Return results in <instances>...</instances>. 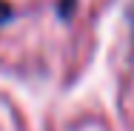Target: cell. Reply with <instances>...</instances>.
<instances>
[{
	"label": "cell",
	"mask_w": 134,
	"mask_h": 131,
	"mask_svg": "<svg viewBox=\"0 0 134 131\" xmlns=\"http://www.w3.org/2000/svg\"><path fill=\"white\" fill-rule=\"evenodd\" d=\"M74 6H77V0H60V3H57L60 17H63V20H69V17H71V12H74Z\"/></svg>",
	"instance_id": "6da1fadb"
},
{
	"label": "cell",
	"mask_w": 134,
	"mask_h": 131,
	"mask_svg": "<svg viewBox=\"0 0 134 131\" xmlns=\"http://www.w3.org/2000/svg\"><path fill=\"white\" fill-rule=\"evenodd\" d=\"M126 14H129V23H131V34H134V0L129 3V12H126Z\"/></svg>",
	"instance_id": "3957f363"
},
{
	"label": "cell",
	"mask_w": 134,
	"mask_h": 131,
	"mask_svg": "<svg viewBox=\"0 0 134 131\" xmlns=\"http://www.w3.org/2000/svg\"><path fill=\"white\" fill-rule=\"evenodd\" d=\"M12 17H14V12H12V3H9V0H0V26H3V23H9Z\"/></svg>",
	"instance_id": "7a4b0ae2"
}]
</instances>
